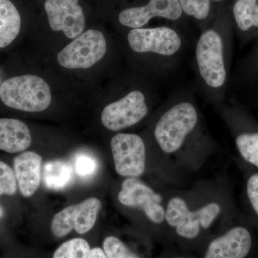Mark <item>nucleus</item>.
<instances>
[{
	"label": "nucleus",
	"mask_w": 258,
	"mask_h": 258,
	"mask_svg": "<svg viewBox=\"0 0 258 258\" xmlns=\"http://www.w3.org/2000/svg\"><path fill=\"white\" fill-rule=\"evenodd\" d=\"M196 59L199 72L208 86L218 88L225 85L227 74L223 40L218 32L208 30L202 34L197 45Z\"/></svg>",
	"instance_id": "nucleus-4"
},
{
	"label": "nucleus",
	"mask_w": 258,
	"mask_h": 258,
	"mask_svg": "<svg viewBox=\"0 0 258 258\" xmlns=\"http://www.w3.org/2000/svg\"><path fill=\"white\" fill-rule=\"evenodd\" d=\"M52 258H107L103 249L91 248L83 238L71 239L56 249Z\"/></svg>",
	"instance_id": "nucleus-20"
},
{
	"label": "nucleus",
	"mask_w": 258,
	"mask_h": 258,
	"mask_svg": "<svg viewBox=\"0 0 258 258\" xmlns=\"http://www.w3.org/2000/svg\"><path fill=\"white\" fill-rule=\"evenodd\" d=\"M253 240L248 227L236 225L209 244L205 258H245Z\"/></svg>",
	"instance_id": "nucleus-12"
},
{
	"label": "nucleus",
	"mask_w": 258,
	"mask_h": 258,
	"mask_svg": "<svg viewBox=\"0 0 258 258\" xmlns=\"http://www.w3.org/2000/svg\"><path fill=\"white\" fill-rule=\"evenodd\" d=\"M111 148L115 170L118 175L138 178L144 174L147 164V152L142 137L134 134L113 136Z\"/></svg>",
	"instance_id": "nucleus-7"
},
{
	"label": "nucleus",
	"mask_w": 258,
	"mask_h": 258,
	"mask_svg": "<svg viewBox=\"0 0 258 258\" xmlns=\"http://www.w3.org/2000/svg\"><path fill=\"white\" fill-rule=\"evenodd\" d=\"M118 200L126 208L143 212L154 225L165 222V205L162 196L138 178H126L123 181Z\"/></svg>",
	"instance_id": "nucleus-6"
},
{
	"label": "nucleus",
	"mask_w": 258,
	"mask_h": 258,
	"mask_svg": "<svg viewBox=\"0 0 258 258\" xmlns=\"http://www.w3.org/2000/svg\"><path fill=\"white\" fill-rule=\"evenodd\" d=\"M179 0H150L147 5L123 10L120 23L131 28H141L155 17L177 20L182 15Z\"/></svg>",
	"instance_id": "nucleus-14"
},
{
	"label": "nucleus",
	"mask_w": 258,
	"mask_h": 258,
	"mask_svg": "<svg viewBox=\"0 0 258 258\" xmlns=\"http://www.w3.org/2000/svg\"><path fill=\"white\" fill-rule=\"evenodd\" d=\"M242 77L246 82L258 84V43L253 52L244 62Z\"/></svg>",
	"instance_id": "nucleus-26"
},
{
	"label": "nucleus",
	"mask_w": 258,
	"mask_h": 258,
	"mask_svg": "<svg viewBox=\"0 0 258 258\" xmlns=\"http://www.w3.org/2000/svg\"><path fill=\"white\" fill-rule=\"evenodd\" d=\"M199 115L189 102L177 103L164 113L156 124L154 138L161 152L171 155L182 148L196 128Z\"/></svg>",
	"instance_id": "nucleus-2"
},
{
	"label": "nucleus",
	"mask_w": 258,
	"mask_h": 258,
	"mask_svg": "<svg viewBox=\"0 0 258 258\" xmlns=\"http://www.w3.org/2000/svg\"><path fill=\"white\" fill-rule=\"evenodd\" d=\"M0 98L10 108L33 113L45 111L52 99L50 86L34 75L6 80L0 86Z\"/></svg>",
	"instance_id": "nucleus-3"
},
{
	"label": "nucleus",
	"mask_w": 258,
	"mask_h": 258,
	"mask_svg": "<svg viewBox=\"0 0 258 258\" xmlns=\"http://www.w3.org/2000/svg\"><path fill=\"white\" fill-rule=\"evenodd\" d=\"M32 136L28 125L14 118H0V150L10 154L28 149Z\"/></svg>",
	"instance_id": "nucleus-16"
},
{
	"label": "nucleus",
	"mask_w": 258,
	"mask_h": 258,
	"mask_svg": "<svg viewBox=\"0 0 258 258\" xmlns=\"http://www.w3.org/2000/svg\"><path fill=\"white\" fill-rule=\"evenodd\" d=\"M232 13L242 36L247 39L258 32V0H236Z\"/></svg>",
	"instance_id": "nucleus-18"
},
{
	"label": "nucleus",
	"mask_w": 258,
	"mask_h": 258,
	"mask_svg": "<svg viewBox=\"0 0 258 258\" xmlns=\"http://www.w3.org/2000/svg\"><path fill=\"white\" fill-rule=\"evenodd\" d=\"M148 111L143 93L132 91L105 107L101 113L102 124L108 130L118 132L137 124L145 118Z\"/></svg>",
	"instance_id": "nucleus-9"
},
{
	"label": "nucleus",
	"mask_w": 258,
	"mask_h": 258,
	"mask_svg": "<svg viewBox=\"0 0 258 258\" xmlns=\"http://www.w3.org/2000/svg\"><path fill=\"white\" fill-rule=\"evenodd\" d=\"M22 18L11 0H0V48L8 47L20 32Z\"/></svg>",
	"instance_id": "nucleus-17"
},
{
	"label": "nucleus",
	"mask_w": 258,
	"mask_h": 258,
	"mask_svg": "<svg viewBox=\"0 0 258 258\" xmlns=\"http://www.w3.org/2000/svg\"><path fill=\"white\" fill-rule=\"evenodd\" d=\"M3 216H4V211H3V209L2 208V207L0 206V218H2Z\"/></svg>",
	"instance_id": "nucleus-27"
},
{
	"label": "nucleus",
	"mask_w": 258,
	"mask_h": 258,
	"mask_svg": "<svg viewBox=\"0 0 258 258\" xmlns=\"http://www.w3.org/2000/svg\"><path fill=\"white\" fill-rule=\"evenodd\" d=\"M103 249L107 258H140L115 236H108L104 239Z\"/></svg>",
	"instance_id": "nucleus-22"
},
{
	"label": "nucleus",
	"mask_w": 258,
	"mask_h": 258,
	"mask_svg": "<svg viewBox=\"0 0 258 258\" xmlns=\"http://www.w3.org/2000/svg\"><path fill=\"white\" fill-rule=\"evenodd\" d=\"M181 10L186 15L198 20H204L208 16L210 10V0H179ZM220 2L222 0H213Z\"/></svg>",
	"instance_id": "nucleus-23"
},
{
	"label": "nucleus",
	"mask_w": 258,
	"mask_h": 258,
	"mask_svg": "<svg viewBox=\"0 0 258 258\" xmlns=\"http://www.w3.org/2000/svg\"><path fill=\"white\" fill-rule=\"evenodd\" d=\"M101 207V202L95 198L67 207L54 216L51 232L57 237H64L73 230L81 235L86 233L96 223Z\"/></svg>",
	"instance_id": "nucleus-8"
},
{
	"label": "nucleus",
	"mask_w": 258,
	"mask_h": 258,
	"mask_svg": "<svg viewBox=\"0 0 258 258\" xmlns=\"http://www.w3.org/2000/svg\"><path fill=\"white\" fill-rule=\"evenodd\" d=\"M236 149L247 166L258 171V124L241 109L232 112Z\"/></svg>",
	"instance_id": "nucleus-13"
},
{
	"label": "nucleus",
	"mask_w": 258,
	"mask_h": 258,
	"mask_svg": "<svg viewBox=\"0 0 258 258\" xmlns=\"http://www.w3.org/2000/svg\"><path fill=\"white\" fill-rule=\"evenodd\" d=\"M98 161L88 154H79L75 158L74 169L76 174L81 177H90L98 169Z\"/></svg>",
	"instance_id": "nucleus-25"
},
{
	"label": "nucleus",
	"mask_w": 258,
	"mask_h": 258,
	"mask_svg": "<svg viewBox=\"0 0 258 258\" xmlns=\"http://www.w3.org/2000/svg\"><path fill=\"white\" fill-rule=\"evenodd\" d=\"M18 189V181L15 171L6 163L0 161V196L15 195Z\"/></svg>",
	"instance_id": "nucleus-24"
},
{
	"label": "nucleus",
	"mask_w": 258,
	"mask_h": 258,
	"mask_svg": "<svg viewBox=\"0 0 258 258\" xmlns=\"http://www.w3.org/2000/svg\"><path fill=\"white\" fill-rule=\"evenodd\" d=\"M230 202L211 200L194 208L184 198L173 196L165 205V222L179 237L196 238L230 210Z\"/></svg>",
	"instance_id": "nucleus-1"
},
{
	"label": "nucleus",
	"mask_w": 258,
	"mask_h": 258,
	"mask_svg": "<svg viewBox=\"0 0 258 258\" xmlns=\"http://www.w3.org/2000/svg\"><path fill=\"white\" fill-rule=\"evenodd\" d=\"M106 50V40L103 33L88 30L64 47L57 55V60L66 69H87L101 60Z\"/></svg>",
	"instance_id": "nucleus-5"
},
{
	"label": "nucleus",
	"mask_w": 258,
	"mask_h": 258,
	"mask_svg": "<svg viewBox=\"0 0 258 258\" xmlns=\"http://www.w3.org/2000/svg\"><path fill=\"white\" fill-rule=\"evenodd\" d=\"M257 100H258V96H257Z\"/></svg>",
	"instance_id": "nucleus-29"
},
{
	"label": "nucleus",
	"mask_w": 258,
	"mask_h": 258,
	"mask_svg": "<svg viewBox=\"0 0 258 258\" xmlns=\"http://www.w3.org/2000/svg\"><path fill=\"white\" fill-rule=\"evenodd\" d=\"M15 174L24 198L34 195L41 180L42 157L34 152H25L14 159Z\"/></svg>",
	"instance_id": "nucleus-15"
},
{
	"label": "nucleus",
	"mask_w": 258,
	"mask_h": 258,
	"mask_svg": "<svg viewBox=\"0 0 258 258\" xmlns=\"http://www.w3.org/2000/svg\"><path fill=\"white\" fill-rule=\"evenodd\" d=\"M249 167L246 175L244 195L252 220H255L258 224V171Z\"/></svg>",
	"instance_id": "nucleus-21"
},
{
	"label": "nucleus",
	"mask_w": 258,
	"mask_h": 258,
	"mask_svg": "<svg viewBox=\"0 0 258 258\" xmlns=\"http://www.w3.org/2000/svg\"><path fill=\"white\" fill-rule=\"evenodd\" d=\"M128 42L135 52H152L164 56L174 55L181 46L179 34L167 27L132 29L128 32Z\"/></svg>",
	"instance_id": "nucleus-10"
},
{
	"label": "nucleus",
	"mask_w": 258,
	"mask_h": 258,
	"mask_svg": "<svg viewBox=\"0 0 258 258\" xmlns=\"http://www.w3.org/2000/svg\"><path fill=\"white\" fill-rule=\"evenodd\" d=\"M177 258H186V257H177Z\"/></svg>",
	"instance_id": "nucleus-28"
},
{
	"label": "nucleus",
	"mask_w": 258,
	"mask_h": 258,
	"mask_svg": "<svg viewBox=\"0 0 258 258\" xmlns=\"http://www.w3.org/2000/svg\"><path fill=\"white\" fill-rule=\"evenodd\" d=\"M72 168L62 160L47 161L43 167L44 184L47 189L59 191L69 186L72 180Z\"/></svg>",
	"instance_id": "nucleus-19"
},
{
	"label": "nucleus",
	"mask_w": 258,
	"mask_h": 258,
	"mask_svg": "<svg viewBox=\"0 0 258 258\" xmlns=\"http://www.w3.org/2000/svg\"><path fill=\"white\" fill-rule=\"evenodd\" d=\"M79 0H46L45 10L49 25L53 31H62L66 37L74 39L85 28L84 13Z\"/></svg>",
	"instance_id": "nucleus-11"
}]
</instances>
